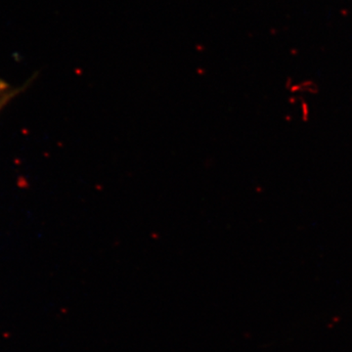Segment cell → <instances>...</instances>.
I'll return each instance as SVG.
<instances>
[{
  "mask_svg": "<svg viewBox=\"0 0 352 352\" xmlns=\"http://www.w3.org/2000/svg\"><path fill=\"white\" fill-rule=\"evenodd\" d=\"M22 88L12 87L4 80H0V111L9 103L16 95L20 94Z\"/></svg>",
  "mask_w": 352,
  "mask_h": 352,
  "instance_id": "1",
  "label": "cell"
},
{
  "mask_svg": "<svg viewBox=\"0 0 352 352\" xmlns=\"http://www.w3.org/2000/svg\"><path fill=\"white\" fill-rule=\"evenodd\" d=\"M300 109H302V119L303 122H307L308 119H309L310 111L309 106H308L307 102H302Z\"/></svg>",
  "mask_w": 352,
  "mask_h": 352,
  "instance_id": "2",
  "label": "cell"
}]
</instances>
